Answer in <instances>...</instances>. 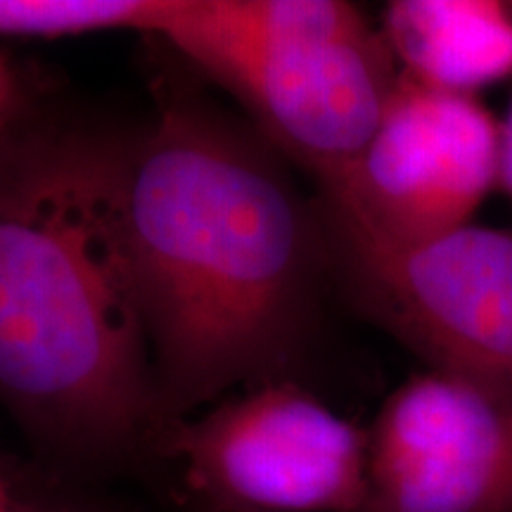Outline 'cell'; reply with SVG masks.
Here are the masks:
<instances>
[{"label":"cell","mask_w":512,"mask_h":512,"mask_svg":"<svg viewBox=\"0 0 512 512\" xmlns=\"http://www.w3.org/2000/svg\"><path fill=\"white\" fill-rule=\"evenodd\" d=\"M501 176V121L477 95L401 74L366 150L320 207L375 238L415 242L472 223Z\"/></svg>","instance_id":"8992f818"},{"label":"cell","mask_w":512,"mask_h":512,"mask_svg":"<svg viewBox=\"0 0 512 512\" xmlns=\"http://www.w3.org/2000/svg\"><path fill=\"white\" fill-rule=\"evenodd\" d=\"M136 133L38 93L0 128V403L83 467L164 427L126 233Z\"/></svg>","instance_id":"7a4b0ae2"},{"label":"cell","mask_w":512,"mask_h":512,"mask_svg":"<svg viewBox=\"0 0 512 512\" xmlns=\"http://www.w3.org/2000/svg\"><path fill=\"white\" fill-rule=\"evenodd\" d=\"M382 34L401 74L477 95L512 76V0H394Z\"/></svg>","instance_id":"ba28073f"},{"label":"cell","mask_w":512,"mask_h":512,"mask_svg":"<svg viewBox=\"0 0 512 512\" xmlns=\"http://www.w3.org/2000/svg\"><path fill=\"white\" fill-rule=\"evenodd\" d=\"M150 41L223 88L318 190L361 157L401 76L344 0H166Z\"/></svg>","instance_id":"3957f363"},{"label":"cell","mask_w":512,"mask_h":512,"mask_svg":"<svg viewBox=\"0 0 512 512\" xmlns=\"http://www.w3.org/2000/svg\"><path fill=\"white\" fill-rule=\"evenodd\" d=\"M34 95L36 88L29 81L27 72L8 53L0 50V128L8 124Z\"/></svg>","instance_id":"30bf717a"},{"label":"cell","mask_w":512,"mask_h":512,"mask_svg":"<svg viewBox=\"0 0 512 512\" xmlns=\"http://www.w3.org/2000/svg\"><path fill=\"white\" fill-rule=\"evenodd\" d=\"M166 0H0V38H55L136 31L155 36Z\"/></svg>","instance_id":"9c48e42d"},{"label":"cell","mask_w":512,"mask_h":512,"mask_svg":"<svg viewBox=\"0 0 512 512\" xmlns=\"http://www.w3.org/2000/svg\"><path fill=\"white\" fill-rule=\"evenodd\" d=\"M155 448L202 512H361L368 430L292 380L162 427Z\"/></svg>","instance_id":"5b68a950"},{"label":"cell","mask_w":512,"mask_h":512,"mask_svg":"<svg viewBox=\"0 0 512 512\" xmlns=\"http://www.w3.org/2000/svg\"><path fill=\"white\" fill-rule=\"evenodd\" d=\"M17 494L12 491V486L3 475V467H0V512H15Z\"/></svg>","instance_id":"4fadbf2b"},{"label":"cell","mask_w":512,"mask_h":512,"mask_svg":"<svg viewBox=\"0 0 512 512\" xmlns=\"http://www.w3.org/2000/svg\"><path fill=\"white\" fill-rule=\"evenodd\" d=\"M361 512H512V403L427 370L368 430Z\"/></svg>","instance_id":"52a82bcc"},{"label":"cell","mask_w":512,"mask_h":512,"mask_svg":"<svg viewBox=\"0 0 512 512\" xmlns=\"http://www.w3.org/2000/svg\"><path fill=\"white\" fill-rule=\"evenodd\" d=\"M126 185L133 283L164 425L290 380L330 275L318 200L245 119L159 69Z\"/></svg>","instance_id":"6da1fadb"},{"label":"cell","mask_w":512,"mask_h":512,"mask_svg":"<svg viewBox=\"0 0 512 512\" xmlns=\"http://www.w3.org/2000/svg\"><path fill=\"white\" fill-rule=\"evenodd\" d=\"M320 216L330 275L358 311L430 370L512 403V228L467 223L437 238L392 242L323 207Z\"/></svg>","instance_id":"277c9868"},{"label":"cell","mask_w":512,"mask_h":512,"mask_svg":"<svg viewBox=\"0 0 512 512\" xmlns=\"http://www.w3.org/2000/svg\"><path fill=\"white\" fill-rule=\"evenodd\" d=\"M15 512H91L81 505L69 501H55V498H22L17 496Z\"/></svg>","instance_id":"7c38bea8"},{"label":"cell","mask_w":512,"mask_h":512,"mask_svg":"<svg viewBox=\"0 0 512 512\" xmlns=\"http://www.w3.org/2000/svg\"><path fill=\"white\" fill-rule=\"evenodd\" d=\"M498 185L512 202V105L508 117L501 124V176H498Z\"/></svg>","instance_id":"8fae6325"}]
</instances>
